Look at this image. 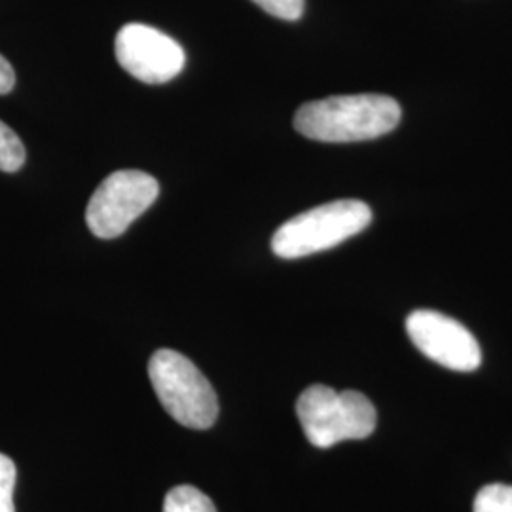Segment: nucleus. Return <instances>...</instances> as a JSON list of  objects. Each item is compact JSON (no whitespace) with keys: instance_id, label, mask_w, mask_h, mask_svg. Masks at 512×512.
Returning a JSON list of instances; mask_svg holds the SVG:
<instances>
[{"instance_id":"nucleus-1","label":"nucleus","mask_w":512,"mask_h":512,"mask_svg":"<svg viewBox=\"0 0 512 512\" xmlns=\"http://www.w3.org/2000/svg\"><path fill=\"white\" fill-rule=\"evenodd\" d=\"M401 116V105L387 95H336L302 105L294 114V129L311 141L357 143L391 133Z\"/></svg>"},{"instance_id":"nucleus-2","label":"nucleus","mask_w":512,"mask_h":512,"mask_svg":"<svg viewBox=\"0 0 512 512\" xmlns=\"http://www.w3.org/2000/svg\"><path fill=\"white\" fill-rule=\"evenodd\" d=\"M296 414L306 439L315 448H332L344 440L370 437L376 429V408L359 391H334L310 385L296 403Z\"/></svg>"},{"instance_id":"nucleus-3","label":"nucleus","mask_w":512,"mask_h":512,"mask_svg":"<svg viewBox=\"0 0 512 512\" xmlns=\"http://www.w3.org/2000/svg\"><path fill=\"white\" fill-rule=\"evenodd\" d=\"M148 376L167 414L184 427L209 429L219 416V399L202 370L183 353L158 349L148 363Z\"/></svg>"},{"instance_id":"nucleus-4","label":"nucleus","mask_w":512,"mask_h":512,"mask_svg":"<svg viewBox=\"0 0 512 512\" xmlns=\"http://www.w3.org/2000/svg\"><path fill=\"white\" fill-rule=\"evenodd\" d=\"M372 222V211L359 200H338L300 213L275 230V256L294 260L332 249L357 236Z\"/></svg>"},{"instance_id":"nucleus-5","label":"nucleus","mask_w":512,"mask_h":512,"mask_svg":"<svg viewBox=\"0 0 512 512\" xmlns=\"http://www.w3.org/2000/svg\"><path fill=\"white\" fill-rule=\"evenodd\" d=\"M158 194L160 184L145 171H114L93 192L86 209L88 228L97 238H118L156 202Z\"/></svg>"},{"instance_id":"nucleus-6","label":"nucleus","mask_w":512,"mask_h":512,"mask_svg":"<svg viewBox=\"0 0 512 512\" xmlns=\"http://www.w3.org/2000/svg\"><path fill=\"white\" fill-rule=\"evenodd\" d=\"M114 54L120 67L145 84H165L183 73L186 55L175 38L143 25H124L116 40Z\"/></svg>"},{"instance_id":"nucleus-7","label":"nucleus","mask_w":512,"mask_h":512,"mask_svg":"<svg viewBox=\"0 0 512 512\" xmlns=\"http://www.w3.org/2000/svg\"><path fill=\"white\" fill-rule=\"evenodd\" d=\"M406 332L425 357L450 370L473 372L482 363V351L471 330L440 311H412Z\"/></svg>"},{"instance_id":"nucleus-8","label":"nucleus","mask_w":512,"mask_h":512,"mask_svg":"<svg viewBox=\"0 0 512 512\" xmlns=\"http://www.w3.org/2000/svg\"><path fill=\"white\" fill-rule=\"evenodd\" d=\"M164 512H217V507L198 488L177 486L165 495Z\"/></svg>"},{"instance_id":"nucleus-9","label":"nucleus","mask_w":512,"mask_h":512,"mask_svg":"<svg viewBox=\"0 0 512 512\" xmlns=\"http://www.w3.org/2000/svg\"><path fill=\"white\" fill-rule=\"evenodd\" d=\"M25 147L16 131L0 120V171L16 173L25 164Z\"/></svg>"},{"instance_id":"nucleus-10","label":"nucleus","mask_w":512,"mask_h":512,"mask_svg":"<svg viewBox=\"0 0 512 512\" xmlns=\"http://www.w3.org/2000/svg\"><path fill=\"white\" fill-rule=\"evenodd\" d=\"M473 512H512L511 484H488L475 497Z\"/></svg>"},{"instance_id":"nucleus-11","label":"nucleus","mask_w":512,"mask_h":512,"mask_svg":"<svg viewBox=\"0 0 512 512\" xmlns=\"http://www.w3.org/2000/svg\"><path fill=\"white\" fill-rule=\"evenodd\" d=\"M16 463L0 454V512H16L14 488H16Z\"/></svg>"},{"instance_id":"nucleus-12","label":"nucleus","mask_w":512,"mask_h":512,"mask_svg":"<svg viewBox=\"0 0 512 512\" xmlns=\"http://www.w3.org/2000/svg\"><path fill=\"white\" fill-rule=\"evenodd\" d=\"M264 12L274 18L296 21L304 14V0H253Z\"/></svg>"},{"instance_id":"nucleus-13","label":"nucleus","mask_w":512,"mask_h":512,"mask_svg":"<svg viewBox=\"0 0 512 512\" xmlns=\"http://www.w3.org/2000/svg\"><path fill=\"white\" fill-rule=\"evenodd\" d=\"M16 86V73L6 57L0 55V95L12 92Z\"/></svg>"}]
</instances>
